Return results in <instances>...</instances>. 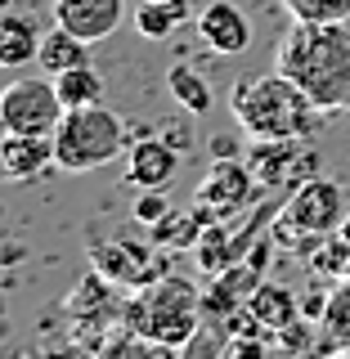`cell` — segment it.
<instances>
[{"mask_svg":"<svg viewBox=\"0 0 350 359\" xmlns=\"http://www.w3.org/2000/svg\"><path fill=\"white\" fill-rule=\"evenodd\" d=\"M274 67L306 90L319 112L350 108V22H292Z\"/></svg>","mask_w":350,"mask_h":359,"instance_id":"6da1fadb","label":"cell"},{"mask_svg":"<svg viewBox=\"0 0 350 359\" xmlns=\"http://www.w3.org/2000/svg\"><path fill=\"white\" fill-rule=\"evenodd\" d=\"M234 121L247 140H310L319 130L323 112L297 81L283 72H265L252 81H238L234 90Z\"/></svg>","mask_w":350,"mask_h":359,"instance_id":"7a4b0ae2","label":"cell"},{"mask_svg":"<svg viewBox=\"0 0 350 359\" xmlns=\"http://www.w3.org/2000/svg\"><path fill=\"white\" fill-rule=\"evenodd\" d=\"M121 328L157 337L166 346H184L202 328V287H194L180 274H162L157 283L140 287L126 297Z\"/></svg>","mask_w":350,"mask_h":359,"instance_id":"3957f363","label":"cell"},{"mask_svg":"<svg viewBox=\"0 0 350 359\" xmlns=\"http://www.w3.org/2000/svg\"><path fill=\"white\" fill-rule=\"evenodd\" d=\"M126 126L121 117L104 104H90V108H67L59 130H54V162L67 175H86L99 171V166L117 162L126 153Z\"/></svg>","mask_w":350,"mask_h":359,"instance_id":"277c9868","label":"cell"},{"mask_svg":"<svg viewBox=\"0 0 350 359\" xmlns=\"http://www.w3.org/2000/svg\"><path fill=\"white\" fill-rule=\"evenodd\" d=\"M342 220H346V189L332 175H310L292 189L278 216L269 220V238L274 243L328 238V233L342 229Z\"/></svg>","mask_w":350,"mask_h":359,"instance_id":"5b68a950","label":"cell"},{"mask_svg":"<svg viewBox=\"0 0 350 359\" xmlns=\"http://www.w3.org/2000/svg\"><path fill=\"white\" fill-rule=\"evenodd\" d=\"M90 269L108 278V283L126 287V292H140L157 283L166 269V247H157L153 238L149 243H130V238H108V243H95L90 247Z\"/></svg>","mask_w":350,"mask_h":359,"instance_id":"8992f818","label":"cell"},{"mask_svg":"<svg viewBox=\"0 0 350 359\" xmlns=\"http://www.w3.org/2000/svg\"><path fill=\"white\" fill-rule=\"evenodd\" d=\"M63 99L54 90V76L41 81V76H22L0 95V126L14 135H54L63 121Z\"/></svg>","mask_w":350,"mask_h":359,"instance_id":"52a82bcc","label":"cell"},{"mask_svg":"<svg viewBox=\"0 0 350 359\" xmlns=\"http://www.w3.org/2000/svg\"><path fill=\"white\" fill-rule=\"evenodd\" d=\"M265 261H269V238L252 247V256H243L238 265L211 274V283L202 287V319L224 323L229 314H238L247 301L256 297V287L265 283Z\"/></svg>","mask_w":350,"mask_h":359,"instance_id":"ba28073f","label":"cell"},{"mask_svg":"<svg viewBox=\"0 0 350 359\" xmlns=\"http://www.w3.org/2000/svg\"><path fill=\"white\" fill-rule=\"evenodd\" d=\"M261 198V180L247 162L238 157H220V162H211V171L202 175L194 202L202 211H207L211 220H234L238 211H247L252 202Z\"/></svg>","mask_w":350,"mask_h":359,"instance_id":"9c48e42d","label":"cell"},{"mask_svg":"<svg viewBox=\"0 0 350 359\" xmlns=\"http://www.w3.org/2000/svg\"><path fill=\"white\" fill-rule=\"evenodd\" d=\"M121 310H126V301H117V283H108L99 269H90V278L67 297V314H72V323H76V337L90 341L95 351L108 341V332L121 328ZM72 323H67V328H72Z\"/></svg>","mask_w":350,"mask_h":359,"instance_id":"30bf717a","label":"cell"},{"mask_svg":"<svg viewBox=\"0 0 350 359\" xmlns=\"http://www.w3.org/2000/svg\"><path fill=\"white\" fill-rule=\"evenodd\" d=\"M247 166L256 171L261 189H297L301 180L319 175V162L306 149V140H252V153H247Z\"/></svg>","mask_w":350,"mask_h":359,"instance_id":"8fae6325","label":"cell"},{"mask_svg":"<svg viewBox=\"0 0 350 359\" xmlns=\"http://www.w3.org/2000/svg\"><path fill=\"white\" fill-rule=\"evenodd\" d=\"M54 22L86 45H99L126 22V0H54Z\"/></svg>","mask_w":350,"mask_h":359,"instance_id":"7c38bea8","label":"cell"},{"mask_svg":"<svg viewBox=\"0 0 350 359\" xmlns=\"http://www.w3.org/2000/svg\"><path fill=\"white\" fill-rule=\"evenodd\" d=\"M180 162H184V149H175L171 140H130L126 149V180L135 189H166L180 175Z\"/></svg>","mask_w":350,"mask_h":359,"instance_id":"4fadbf2b","label":"cell"},{"mask_svg":"<svg viewBox=\"0 0 350 359\" xmlns=\"http://www.w3.org/2000/svg\"><path fill=\"white\" fill-rule=\"evenodd\" d=\"M54 162V135H14L5 130V140H0V171L5 180H14V184H27V180L45 175Z\"/></svg>","mask_w":350,"mask_h":359,"instance_id":"5bb4252c","label":"cell"},{"mask_svg":"<svg viewBox=\"0 0 350 359\" xmlns=\"http://www.w3.org/2000/svg\"><path fill=\"white\" fill-rule=\"evenodd\" d=\"M198 36L216 54H243V50H252V22H247V14L234 0H211L198 14Z\"/></svg>","mask_w":350,"mask_h":359,"instance_id":"9a60e30c","label":"cell"},{"mask_svg":"<svg viewBox=\"0 0 350 359\" xmlns=\"http://www.w3.org/2000/svg\"><path fill=\"white\" fill-rule=\"evenodd\" d=\"M207 224H211V216L194 202L189 211H166V216L149 229V238L157 247H166V252H194L198 238L207 233Z\"/></svg>","mask_w":350,"mask_h":359,"instance_id":"2e32d148","label":"cell"},{"mask_svg":"<svg viewBox=\"0 0 350 359\" xmlns=\"http://www.w3.org/2000/svg\"><path fill=\"white\" fill-rule=\"evenodd\" d=\"M247 310H252L256 323H265V332H283L301 319V297L283 283H261L256 297L247 301Z\"/></svg>","mask_w":350,"mask_h":359,"instance_id":"e0dca14e","label":"cell"},{"mask_svg":"<svg viewBox=\"0 0 350 359\" xmlns=\"http://www.w3.org/2000/svg\"><path fill=\"white\" fill-rule=\"evenodd\" d=\"M41 41H45V32H36L32 18H22V14L0 18V63H5V67L36 63L41 59Z\"/></svg>","mask_w":350,"mask_h":359,"instance_id":"ac0fdd59","label":"cell"},{"mask_svg":"<svg viewBox=\"0 0 350 359\" xmlns=\"http://www.w3.org/2000/svg\"><path fill=\"white\" fill-rule=\"evenodd\" d=\"M166 90H171V99L189 112V117H207L211 104H216L211 81L198 72L194 63H171V72H166Z\"/></svg>","mask_w":350,"mask_h":359,"instance_id":"d6986e66","label":"cell"},{"mask_svg":"<svg viewBox=\"0 0 350 359\" xmlns=\"http://www.w3.org/2000/svg\"><path fill=\"white\" fill-rule=\"evenodd\" d=\"M95 359H180V346H166V341H157V337L117 328V332H108V341L95 351Z\"/></svg>","mask_w":350,"mask_h":359,"instance_id":"ffe728a7","label":"cell"},{"mask_svg":"<svg viewBox=\"0 0 350 359\" xmlns=\"http://www.w3.org/2000/svg\"><path fill=\"white\" fill-rule=\"evenodd\" d=\"M36 63H41V72L59 76V72H67V67H76V63H90V45L54 22V27L45 32V41H41V59Z\"/></svg>","mask_w":350,"mask_h":359,"instance_id":"44dd1931","label":"cell"},{"mask_svg":"<svg viewBox=\"0 0 350 359\" xmlns=\"http://www.w3.org/2000/svg\"><path fill=\"white\" fill-rule=\"evenodd\" d=\"M54 90H59L63 108L104 104V76H99L90 63H76V67H67V72H59V76H54Z\"/></svg>","mask_w":350,"mask_h":359,"instance_id":"7402d4cb","label":"cell"},{"mask_svg":"<svg viewBox=\"0 0 350 359\" xmlns=\"http://www.w3.org/2000/svg\"><path fill=\"white\" fill-rule=\"evenodd\" d=\"M323 346L332 351H350V274L337 278L332 297H328V314H323Z\"/></svg>","mask_w":350,"mask_h":359,"instance_id":"603a6c76","label":"cell"},{"mask_svg":"<svg viewBox=\"0 0 350 359\" xmlns=\"http://www.w3.org/2000/svg\"><path fill=\"white\" fill-rule=\"evenodd\" d=\"M180 22H184V14H175V9L157 5V0H135V32L144 41H171Z\"/></svg>","mask_w":350,"mask_h":359,"instance_id":"cb8c5ba5","label":"cell"},{"mask_svg":"<svg viewBox=\"0 0 350 359\" xmlns=\"http://www.w3.org/2000/svg\"><path fill=\"white\" fill-rule=\"evenodd\" d=\"M292 22H350V0H278Z\"/></svg>","mask_w":350,"mask_h":359,"instance_id":"d4e9b609","label":"cell"},{"mask_svg":"<svg viewBox=\"0 0 350 359\" xmlns=\"http://www.w3.org/2000/svg\"><path fill=\"white\" fill-rule=\"evenodd\" d=\"M166 211H171V202L162 198V189H140V198H135V207H130V220L144 224V229H153Z\"/></svg>","mask_w":350,"mask_h":359,"instance_id":"484cf974","label":"cell"},{"mask_svg":"<svg viewBox=\"0 0 350 359\" xmlns=\"http://www.w3.org/2000/svg\"><path fill=\"white\" fill-rule=\"evenodd\" d=\"M224 359H269V346H265V337H229Z\"/></svg>","mask_w":350,"mask_h":359,"instance_id":"4316f807","label":"cell"},{"mask_svg":"<svg viewBox=\"0 0 350 359\" xmlns=\"http://www.w3.org/2000/svg\"><path fill=\"white\" fill-rule=\"evenodd\" d=\"M328 297H332V292H323V287L306 292V297H301V319H306V323H323V314H328Z\"/></svg>","mask_w":350,"mask_h":359,"instance_id":"83f0119b","label":"cell"},{"mask_svg":"<svg viewBox=\"0 0 350 359\" xmlns=\"http://www.w3.org/2000/svg\"><path fill=\"white\" fill-rule=\"evenodd\" d=\"M207 149H211V162H220V157H234V153H238V149H234V140H224V135H216Z\"/></svg>","mask_w":350,"mask_h":359,"instance_id":"f1b7e54d","label":"cell"},{"mask_svg":"<svg viewBox=\"0 0 350 359\" xmlns=\"http://www.w3.org/2000/svg\"><path fill=\"white\" fill-rule=\"evenodd\" d=\"M157 5H166V9H175V14L189 18V0H157Z\"/></svg>","mask_w":350,"mask_h":359,"instance_id":"f546056e","label":"cell"},{"mask_svg":"<svg viewBox=\"0 0 350 359\" xmlns=\"http://www.w3.org/2000/svg\"><path fill=\"white\" fill-rule=\"evenodd\" d=\"M337 233H342V238L350 243V211H346V220H342V229H337Z\"/></svg>","mask_w":350,"mask_h":359,"instance_id":"4dcf8cb0","label":"cell"},{"mask_svg":"<svg viewBox=\"0 0 350 359\" xmlns=\"http://www.w3.org/2000/svg\"><path fill=\"white\" fill-rule=\"evenodd\" d=\"M328 359H350V351H332V355H328Z\"/></svg>","mask_w":350,"mask_h":359,"instance_id":"1f68e13d","label":"cell"}]
</instances>
